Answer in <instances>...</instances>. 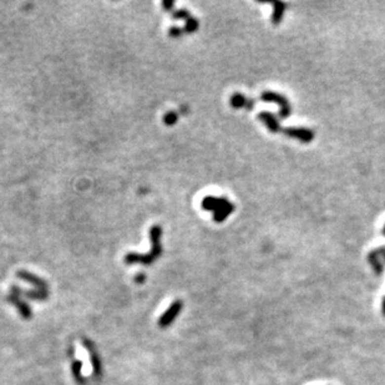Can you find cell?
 <instances>
[{"instance_id":"5bb4252c","label":"cell","mask_w":385,"mask_h":385,"mask_svg":"<svg viewBox=\"0 0 385 385\" xmlns=\"http://www.w3.org/2000/svg\"><path fill=\"white\" fill-rule=\"evenodd\" d=\"M81 368H82V363L79 362V360H74L73 364H71V373H73L74 378L79 384H85V378L82 377L81 374Z\"/></svg>"},{"instance_id":"7a4b0ae2","label":"cell","mask_w":385,"mask_h":385,"mask_svg":"<svg viewBox=\"0 0 385 385\" xmlns=\"http://www.w3.org/2000/svg\"><path fill=\"white\" fill-rule=\"evenodd\" d=\"M261 100L265 102H273V104L279 105L280 110L279 113H278V117L279 118H287L291 116L292 106L291 104H289L288 99L284 97L283 95L277 94V92L273 91H265L261 95Z\"/></svg>"},{"instance_id":"9c48e42d","label":"cell","mask_w":385,"mask_h":385,"mask_svg":"<svg viewBox=\"0 0 385 385\" xmlns=\"http://www.w3.org/2000/svg\"><path fill=\"white\" fill-rule=\"evenodd\" d=\"M8 301L10 302L11 304H14V306L18 308L19 313L21 314V317L25 318V319H30L33 315V312H32V308H30V306L28 303H25V302L21 299V297L19 296H15V294H10V296L8 297Z\"/></svg>"},{"instance_id":"ba28073f","label":"cell","mask_w":385,"mask_h":385,"mask_svg":"<svg viewBox=\"0 0 385 385\" xmlns=\"http://www.w3.org/2000/svg\"><path fill=\"white\" fill-rule=\"evenodd\" d=\"M82 343H84V346H86L87 351L90 353V358H91V364H92V368H94V374L96 378H100V375H101V360H100V355L99 353L96 351V349H95V346L92 342H90L89 339H84L82 341Z\"/></svg>"},{"instance_id":"52a82bcc","label":"cell","mask_w":385,"mask_h":385,"mask_svg":"<svg viewBox=\"0 0 385 385\" xmlns=\"http://www.w3.org/2000/svg\"><path fill=\"white\" fill-rule=\"evenodd\" d=\"M228 203H230V201H228L226 197L207 196L204 197L203 201H202V207H203L206 211H212V212L215 213L216 211L225 207V206H227Z\"/></svg>"},{"instance_id":"9a60e30c","label":"cell","mask_w":385,"mask_h":385,"mask_svg":"<svg viewBox=\"0 0 385 385\" xmlns=\"http://www.w3.org/2000/svg\"><path fill=\"white\" fill-rule=\"evenodd\" d=\"M198 27H199L198 20L191 16V18H189L186 20V25H185L184 28V33H190V34H191V33L196 32V30L198 29Z\"/></svg>"},{"instance_id":"7c38bea8","label":"cell","mask_w":385,"mask_h":385,"mask_svg":"<svg viewBox=\"0 0 385 385\" xmlns=\"http://www.w3.org/2000/svg\"><path fill=\"white\" fill-rule=\"evenodd\" d=\"M273 5V14H272V23L274 25L280 24L282 19H283L284 11H286V4L283 1H270Z\"/></svg>"},{"instance_id":"30bf717a","label":"cell","mask_w":385,"mask_h":385,"mask_svg":"<svg viewBox=\"0 0 385 385\" xmlns=\"http://www.w3.org/2000/svg\"><path fill=\"white\" fill-rule=\"evenodd\" d=\"M18 277L20 278V279L25 280V282H29V283H32L33 286L37 287V289L47 291V287L49 286H47L46 282H45L44 279H41V278L37 277L35 274H33V273L27 272V270H19Z\"/></svg>"},{"instance_id":"2e32d148","label":"cell","mask_w":385,"mask_h":385,"mask_svg":"<svg viewBox=\"0 0 385 385\" xmlns=\"http://www.w3.org/2000/svg\"><path fill=\"white\" fill-rule=\"evenodd\" d=\"M163 121H165L166 125H175L176 121H177V114H176L175 111H171V113L166 114Z\"/></svg>"},{"instance_id":"e0dca14e","label":"cell","mask_w":385,"mask_h":385,"mask_svg":"<svg viewBox=\"0 0 385 385\" xmlns=\"http://www.w3.org/2000/svg\"><path fill=\"white\" fill-rule=\"evenodd\" d=\"M173 18H178V19H189L191 18V14H190L189 10H186V9H181V10H178V11H175L173 13Z\"/></svg>"},{"instance_id":"4fadbf2b","label":"cell","mask_w":385,"mask_h":385,"mask_svg":"<svg viewBox=\"0 0 385 385\" xmlns=\"http://www.w3.org/2000/svg\"><path fill=\"white\" fill-rule=\"evenodd\" d=\"M233 211H234V204L230 202L227 206L220 208V210H217L215 213H213V220H215V222H218V223L223 222L228 216H231L232 213H233Z\"/></svg>"},{"instance_id":"8992f818","label":"cell","mask_w":385,"mask_h":385,"mask_svg":"<svg viewBox=\"0 0 385 385\" xmlns=\"http://www.w3.org/2000/svg\"><path fill=\"white\" fill-rule=\"evenodd\" d=\"M11 294L19 297H27L32 301H45L49 297V291H41V289H30V291H21L16 286L11 287Z\"/></svg>"},{"instance_id":"8fae6325","label":"cell","mask_w":385,"mask_h":385,"mask_svg":"<svg viewBox=\"0 0 385 385\" xmlns=\"http://www.w3.org/2000/svg\"><path fill=\"white\" fill-rule=\"evenodd\" d=\"M231 105L234 109L244 108L247 109V110H252L254 106V100L247 99V97L242 94H234L231 97Z\"/></svg>"},{"instance_id":"277c9868","label":"cell","mask_w":385,"mask_h":385,"mask_svg":"<svg viewBox=\"0 0 385 385\" xmlns=\"http://www.w3.org/2000/svg\"><path fill=\"white\" fill-rule=\"evenodd\" d=\"M182 307H184V303H182L181 301H178L177 299V301L173 302L170 306V308L161 315L160 320H158V325H160L161 328H166L170 324H172V322L176 319V317L181 313Z\"/></svg>"},{"instance_id":"d6986e66","label":"cell","mask_w":385,"mask_h":385,"mask_svg":"<svg viewBox=\"0 0 385 385\" xmlns=\"http://www.w3.org/2000/svg\"><path fill=\"white\" fill-rule=\"evenodd\" d=\"M173 4H175V3H173V1H167V0H166V1H163V3H162V5H163V8L166 9V10L171 11V10H172Z\"/></svg>"},{"instance_id":"3957f363","label":"cell","mask_w":385,"mask_h":385,"mask_svg":"<svg viewBox=\"0 0 385 385\" xmlns=\"http://www.w3.org/2000/svg\"><path fill=\"white\" fill-rule=\"evenodd\" d=\"M282 132L286 136L299 140L303 144H309L314 140V131L307 127H286Z\"/></svg>"},{"instance_id":"44dd1931","label":"cell","mask_w":385,"mask_h":385,"mask_svg":"<svg viewBox=\"0 0 385 385\" xmlns=\"http://www.w3.org/2000/svg\"><path fill=\"white\" fill-rule=\"evenodd\" d=\"M383 233H384V236H385V226H384V228H383Z\"/></svg>"},{"instance_id":"ffe728a7","label":"cell","mask_w":385,"mask_h":385,"mask_svg":"<svg viewBox=\"0 0 385 385\" xmlns=\"http://www.w3.org/2000/svg\"><path fill=\"white\" fill-rule=\"evenodd\" d=\"M145 279H146V275L145 274H137L135 280H136V283H144Z\"/></svg>"},{"instance_id":"5b68a950","label":"cell","mask_w":385,"mask_h":385,"mask_svg":"<svg viewBox=\"0 0 385 385\" xmlns=\"http://www.w3.org/2000/svg\"><path fill=\"white\" fill-rule=\"evenodd\" d=\"M258 118H260L261 122L265 123L266 127H267L272 134H278V132L283 131L282 127H280V123H279V120H278V117L275 115H273L272 113L262 111V113H260V115H258Z\"/></svg>"},{"instance_id":"6da1fadb","label":"cell","mask_w":385,"mask_h":385,"mask_svg":"<svg viewBox=\"0 0 385 385\" xmlns=\"http://www.w3.org/2000/svg\"><path fill=\"white\" fill-rule=\"evenodd\" d=\"M161 234H162V228L160 226H154L150 230V238H151L152 249L147 254L139 253H127L125 256L126 265H132V263H141V265H151L154 261L161 256L162 253V246H161Z\"/></svg>"},{"instance_id":"ac0fdd59","label":"cell","mask_w":385,"mask_h":385,"mask_svg":"<svg viewBox=\"0 0 385 385\" xmlns=\"http://www.w3.org/2000/svg\"><path fill=\"white\" fill-rule=\"evenodd\" d=\"M184 34V29H178V28H171L170 30V37L172 38H178Z\"/></svg>"}]
</instances>
